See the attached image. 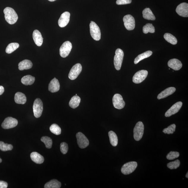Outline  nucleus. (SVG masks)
Returning a JSON list of instances; mask_svg holds the SVG:
<instances>
[{"label": "nucleus", "instance_id": "1", "mask_svg": "<svg viewBox=\"0 0 188 188\" xmlns=\"http://www.w3.org/2000/svg\"><path fill=\"white\" fill-rule=\"evenodd\" d=\"M6 21L10 25H13L17 21L18 15L12 8L7 7L4 10Z\"/></svg>", "mask_w": 188, "mask_h": 188}, {"label": "nucleus", "instance_id": "2", "mask_svg": "<svg viewBox=\"0 0 188 188\" xmlns=\"http://www.w3.org/2000/svg\"><path fill=\"white\" fill-rule=\"evenodd\" d=\"M144 125L142 122L139 121L135 125L133 129V137L135 140L138 141L142 138L144 133Z\"/></svg>", "mask_w": 188, "mask_h": 188}, {"label": "nucleus", "instance_id": "3", "mask_svg": "<svg viewBox=\"0 0 188 188\" xmlns=\"http://www.w3.org/2000/svg\"><path fill=\"white\" fill-rule=\"evenodd\" d=\"M124 56V52L120 48L116 49L114 57V64L117 70H119L121 69Z\"/></svg>", "mask_w": 188, "mask_h": 188}, {"label": "nucleus", "instance_id": "4", "mask_svg": "<svg viewBox=\"0 0 188 188\" xmlns=\"http://www.w3.org/2000/svg\"><path fill=\"white\" fill-rule=\"evenodd\" d=\"M91 36L94 40L99 41L101 39V32L99 28L95 22L91 21L90 24Z\"/></svg>", "mask_w": 188, "mask_h": 188}, {"label": "nucleus", "instance_id": "5", "mask_svg": "<svg viewBox=\"0 0 188 188\" xmlns=\"http://www.w3.org/2000/svg\"><path fill=\"white\" fill-rule=\"evenodd\" d=\"M43 110V104L42 100L39 98L36 99L33 106L34 116L35 118H39L41 116Z\"/></svg>", "mask_w": 188, "mask_h": 188}, {"label": "nucleus", "instance_id": "6", "mask_svg": "<svg viewBox=\"0 0 188 188\" xmlns=\"http://www.w3.org/2000/svg\"><path fill=\"white\" fill-rule=\"evenodd\" d=\"M137 167L136 162H130L123 165L121 168V172L125 175H128L134 171Z\"/></svg>", "mask_w": 188, "mask_h": 188}, {"label": "nucleus", "instance_id": "7", "mask_svg": "<svg viewBox=\"0 0 188 188\" xmlns=\"http://www.w3.org/2000/svg\"><path fill=\"white\" fill-rule=\"evenodd\" d=\"M72 48L71 43L67 41L63 43L60 48V54L62 58H66L69 54Z\"/></svg>", "mask_w": 188, "mask_h": 188}, {"label": "nucleus", "instance_id": "8", "mask_svg": "<svg viewBox=\"0 0 188 188\" xmlns=\"http://www.w3.org/2000/svg\"><path fill=\"white\" fill-rule=\"evenodd\" d=\"M148 72L146 70L139 71L135 73L133 78V82L135 84L140 83L145 80L148 75Z\"/></svg>", "mask_w": 188, "mask_h": 188}, {"label": "nucleus", "instance_id": "9", "mask_svg": "<svg viewBox=\"0 0 188 188\" xmlns=\"http://www.w3.org/2000/svg\"><path fill=\"white\" fill-rule=\"evenodd\" d=\"M82 69L81 64L79 63L75 64L70 70L68 75L69 78L72 80L76 79L81 72Z\"/></svg>", "mask_w": 188, "mask_h": 188}, {"label": "nucleus", "instance_id": "10", "mask_svg": "<svg viewBox=\"0 0 188 188\" xmlns=\"http://www.w3.org/2000/svg\"><path fill=\"white\" fill-rule=\"evenodd\" d=\"M76 137L78 145L80 148H85L88 146L89 144V140L83 133L81 132L78 133Z\"/></svg>", "mask_w": 188, "mask_h": 188}, {"label": "nucleus", "instance_id": "11", "mask_svg": "<svg viewBox=\"0 0 188 188\" xmlns=\"http://www.w3.org/2000/svg\"><path fill=\"white\" fill-rule=\"evenodd\" d=\"M113 103L114 108L119 110L123 109L125 105V102L122 96L119 94H115L113 96Z\"/></svg>", "mask_w": 188, "mask_h": 188}, {"label": "nucleus", "instance_id": "12", "mask_svg": "<svg viewBox=\"0 0 188 188\" xmlns=\"http://www.w3.org/2000/svg\"><path fill=\"white\" fill-rule=\"evenodd\" d=\"M124 25L126 29L132 30L135 29V21L134 17L131 15H125L123 18Z\"/></svg>", "mask_w": 188, "mask_h": 188}, {"label": "nucleus", "instance_id": "13", "mask_svg": "<svg viewBox=\"0 0 188 188\" xmlns=\"http://www.w3.org/2000/svg\"><path fill=\"white\" fill-rule=\"evenodd\" d=\"M18 124V121L17 119L8 117L5 119L1 124V127L4 129H9L15 128Z\"/></svg>", "mask_w": 188, "mask_h": 188}, {"label": "nucleus", "instance_id": "14", "mask_svg": "<svg viewBox=\"0 0 188 188\" xmlns=\"http://www.w3.org/2000/svg\"><path fill=\"white\" fill-rule=\"evenodd\" d=\"M176 12L178 15L183 17H188V4L183 3L177 6Z\"/></svg>", "mask_w": 188, "mask_h": 188}, {"label": "nucleus", "instance_id": "15", "mask_svg": "<svg viewBox=\"0 0 188 188\" xmlns=\"http://www.w3.org/2000/svg\"><path fill=\"white\" fill-rule=\"evenodd\" d=\"M182 105L183 103L181 102L175 103L166 112L165 114V116L169 117L178 112L182 106Z\"/></svg>", "mask_w": 188, "mask_h": 188}, {"label": "nucleus", "instance_id": "16", "mask_svg": "<svg viewBox=\"0 0 188 188\" xmlns=\"http://www.w3.org/2000/svg\"><path fill=\"white\" fill-rule=\"evenodd\" d=\"M70 13L68 12L63 13L58 20V25L59 27L63 28L66 27L69 23Z\"/></svg>", "mask_w": 188, "mask_h": 188}, {"label": "nucleus", "instance_id": "17", "mask_svg": "<svg viewBox=\"0 0 188 188\" xmlns=\"http://www.w3.org/2000/svg\"><path fill=\"white\" fill-rule=\"evenodd\" d=\"M60 85L59 82L56 78H54L50 83L48 89L52 93L56 92L59 90Z\"/></svg>", "mask_w": 188, "mask_h": 188}, {"label": "nucleus", "instance_id": "18", "mask_svg": "<svg viewBox=\"0 0 188 188\" xmlns=\"http://www.w3.org/2000/svg\"><path fill=\"white\" fill-rule=\"evenodd\" d=\"M168 64L170 68L175 70H179L182 67V64L180 61L176 59L170 60Z\"/></svg>", "mask_w": 188, "mask_h": 188}, {"label": "nucleus", "instance_id": "19", "mask_svg": "<svg viewBox=\"0 0 188 188\" xmlns=\"http://www.w3.org/2000/svg\"><path fill=\"white\" fill-rule=\"evenodd\" d=\"M176 89L174 87H169L162 91L157 96L158 99L166 98L167 97L171 95L175 92Z\"/></svg>", "mask_w": 188, "mask_h": 188}, {"label": "nucleus", "instance_id": "20", "mask_svg": "<svg viewBox=\"0 0 188 188\" xmlns=\"http://www.w3.org/2000/svg\"><path fill=\"white\" fill-rule=\"evenodd\" d=\"M33 39L36 45L40 46L43 43V38L42 34L37 30H34L33 34Z\"/></svg>", "mask_w": 188, "mask_h": 188}, {"label": "nucleus", "instance_id": "21", "mask_svg": "<svg viewBox=\"0 0 188 188\" xmlns=\"http://www.w3.org/2000/svg\"><path fill=\"white\" fill-rule=\"evenodd\" d=\"M30 157L32 161L38 164L43 163L44 161V157L36 152H32L30 154Z\"/></svg>", "mask_w": 188, "mask_h": 188}, {"label": "nucleus", "instance_id": "22", "mask_svg": "<svg viewBox=\"0 0 188 188\" xmlns=\"http://www.w3.org/2000/svg\"><path fill=\"white\" fill-rule=\"evenodd\" d=\"M15 100L17 104L23 105L27 102V98L23 93L18 92L15 94Z\"/></svg>", "mask_w": 188, "mask_h": 188}, {"label": "nucleus", "instance_id": "23", "mask_svg": "<svg viewBox=\"0 0 188 188\" xmlns=\"http://www.w3.org/2000/svg\"><path fill=\"white\" fill-rule=\"evenodd\" d=\"M18 66H19V69L20 70H27L32 68L33 66V64L29 60H24L20 62Z\"/></svg>", "mask_w": 188, "mask_h": 188}, {"label": "nucleus", "instance_id": "24", "mask_svg": "<svg viewBox=\"0 0 188 188\" xmlns=\"http://www.w3.org/2000/svg\"><path fill=\"white\" fill-rule=\"evenodd\" d=\"M143 17L145 19L151 20H155V17L149 8H147L143 11Z\"/></svg>", "mask_w": 188, "mask_h": 188}, {"label": "nucleus", "instance_id": "25", "mask_svg": "<svg viewBox=\"0 0 188 188\" xmlns=\"http://www.w3.org/2000/svg\"><path fill=\"white\" fill-rule=\"evenodd\" d=\"M153 52L150 50H148L142 54H139L137 57L134 60V63L135 64H138L141 61L145 59L148 58L152 55Z\"/></svg>", "mask_w": 188, "mask_h": 188}, {"label": "nucleus", "instance_id": "26", "mask_svg": "<svg viewBox=\"0 0 188 188\" xmlns=\"http://www.w3.org/2000/svg\"><path fill=\"white\" fill-rule=\"evenodd\" d=\"M35 78L34 77L30 75L24 76L22 78L21 82L26 86L31 85L35 82Z\"/></svg>", "mask_w": 188, "mask_h": 188}, {"label": "nucleus", "instance_id": "27", "mask_svg": "<svg viewBox=\"0 0 188 188\" xmlns=\"http://www.w3.org/2000/svg\"><path fill=\"white\" fill-rule=\"evenodd\" d=\"M80 100V98L78 96H74L72 97L69 102L70 107L73 109L78 108L79 105Z\"/></svg>", "mask_w": 188, "mask_h": 188}, {"label": "nucleus", "instance_id": "28", "mask_svg": "<svg viewBox=\"0 0 188 188\" xmlns=\"http://www.w3.org/2000/svg\"><path fill=\"white\" fill-rule=\"evenodd\" d=\"M61 187V183L56 179L52 180L44 186L45 188H60Z\"/></svg>", "mask_w": 188, "mask_h": 188}, {"label": "nucleus", "instance_id": "29", "mask_svg": "<svg viewBox=\"0 0 188 188\" xmlns=\"http://www.w3.org/2000/svg\"><path fill=\"white\" fill-rule=\"evenodd\" d=\"M108 135L111 144L114 147L117 146L118 144V139L116 133L110 131L108 133Z\"/></svg>", "mask_w": 188, "mask_h": 188}, {"label": "nucleus", "instance_id": "30", "mask_svg": "<svg viewBox=\"0 0 188 188\" xmlns=\"http://www.w3.org/2000/svg\"><path fill=\"white\" fill-rule=\"evenodd\" d=\"M164 38L167 41L173 45H176L177 43V40L174 36L169 33H165Z\"/></svg>", "mask_w": 188, "mask_h": 188}, {"label": "nucleus", "instance_id": "31", "mask_svg": "<svg viewBox=\"0 0 188 188\" xmlns=\"http://www.w3.org/2000/svg\"><path fill=\"white\" fill-rule=\"evenodd\" d=\"M19 47V44L17 43H12L9 44L6 49V53L11 54Z\"/></svg>", "mask_w": 188, "mask_h": 188}, {"label": "nucleus", "instance_id": "32", "mask_svg": "<svg viewBox=\"0 0 188 188\" xmlns=\"http://www.w3.org/2000/svg\"><path fill=\"white\" fill-rule=\"evenodd\" d=\"M143 32L144 34H146L148 33H154L155 32V28L152 24L147 23L143 27Z\"/></svg>", "mask_w": 188, "mask_h": 188}, {"label": "nucleus", "instance_id": "33", "mask_svg": "<svg viewBox=\"0 0 188 188\" xmlns=\"http://www.w3.org/2000/svg\"><path fill=\"white\" fill-rule=\"evenodd\" d=\"M50 130L52 133L56 135H59L61 133V129L58 125L56 124H52L50 127Z\"/></svg>", "mask_w": 188, "mask_h": 188}, {"label": "nucleus", "instance_id": "34", "mask_svg": "<svg viewBox=\"0 0 188 188\" xmlns=\"http://www.w3.org/2000/svg\"><path fill=\"white\" fill-rule=\"evenodd\" d=\"M41 140L45 144L46 148H50L52 147V139L47 136H44L42 137Z\"/></svg>", "mask_w": 188, "mask_h": 188}, {"label": "nucleus", "instance_id": "35", "mask_svg": "<svg viewBox=\"0 0 188 188\" xmlns=\"http://www.w3.org/2000/svg\"><path fill=\"white\" fill-rule=\"evenodd\" d=\"M13 148V146L11 144L5 143L3 141H0V150L3 151H11Z\"/></svg>", "mask_w": 188, "mask_h": 188}, {"label": "nucleus", "instance_id": "36", "mask_svg": "<svg viewBox=\"0 0 188 188\" xmlns=\"http://www.w3.org/2000/svg\"><path fill=\"white\" fill-rule=\"evenodd\" d=\"M180 165V161L178 159L168 164L167 166L168 168L170 169H176L179 167Z\"/></svg>", "mask_w": 188, "mask_h": 188}, {"label": "nucleus", "instance_id": "37", "mask_svg": "<svg viewBox=\"0 0 188 188\" xmlns=\"http://www.w3.org/2000/svg\"><path fill=\"white\" fill-rule=\"evenodd\" d=\"M176 128V125L175 124H172L170 125L167 128L164 129L163 132L165 133V134L169 135L173 134L175 132Z\"/></svg>", "mask_w": 188, "mask_h": 188}, {"label": "nucleus", "instance_id": "38", "mask_svg": "<svg viewBox=\"0 0 188 188\" xmlns=\"http://www.w3.org/2000/svg\"><path fill=\"white\" fill-rule=\"evenodd\" d=\"M179 156V153L177 151H171L167 156V158L169 160H173Z\"/></svg>", "mask_w": 188, "mask_h": 188}, {"label": "nucleus", "instance_id": "39", "mask_svg": "<svg viewBox=\"0 0 188 188\" xmlns=\"http://www.w3.org/2000/svg\"><path fill=\"white\" fill-rule=\"evenodd\" d=\"M60 151L64 154H65L67 153L68 149V145L67 143L63 142L60 144Z\"/></svg>", "mask_w": 188, "mask_h": 188}, {"label": "nucleus", "instance_id": "40", "mask_svg": "<svg viewBox=\"0 0 188 188\" xmlns=\"http://www.w3.org/2000/svg\"><path fill=\"white\" fill-rule=\"evenodd\" d=\"M132 2V0H117L116 3L117 5H125L130 4Z\"/></svg>", "mask_w": 188, "mask_h": 188}, {"label": "nucleus", "instance_id": "41", "mask_svg": "<svg viewBox=\"0 0 188 188\" xmlns=\"http://www.w3.org/2000/svg\"><path fill=\"white\" fill-rule=\"evenodd\" d=\"M8 187V184L6 182L0 181V188H7Z\"/></svg>", "mask_w": 188, "mask_h": 188}, {"label": "nucleus", "instance_id": "42", "mask_svg": "<svg viewBox=\"0 0 188 188\" xmlns=\"http://www.w3.org/2000/svg\"><path fill=\"white\" fill-rule=\"evenodd\" d=\"M4 92V87L2 86H0V95L2 94Z\"/></svg>", "mask_w": 188, "mask_h": 188}, {"label": "nucleus", "instance_id": "43", "mask_svg": "<svg viewBox=\"0 0 188 188\" xmlns=\"http://www.w3.org/2000/svg\"><path fill=\"white\" fill-rule=\"evenodd\" d=\"M186 177L187 178H188V173L187 172V174L186 175Z\"/></svg>", "mask_w": 188, "mask_h": 188}, {"label": "nucleus", "instance_id": "44", "mask_svg": "<svg viewBox=\"0 0 188 188\" xmlns=\"http://www.w3.org/2000/svg\"><path fill=\"white\" fill-rule=\"evenodd\" d=\"M48 1H56V0H48Z\"/></svg>", "mask_w": 188, "mask_h": 188}, {"label": "nucleus", "instance_id": "45", "mask_svg": "<svg viewBox=\"0 0 188 188\" xmlns=\"http://www.w3.org/2000/svg\"><path fill=\"white\" fill-rule=\"evenodd\" d=\"M1 162H2V159L1 158H0V163H1Z\"/></svg>", "mask_w": 188, "mask_h": 188}, {"label": "nucleus", "instance_id": "46", "mask_svg": "<svg viewBox=\"0 0 188 188\" xmlns=\"http://www.w3.org/2000/svg\"><path fill=\"white\" fill-rule=\"evenodd\" d=\"M76 96H77V94H76Z\"/></svg>", "mask_w": 188, "mask_h": 188}]
</instances>
